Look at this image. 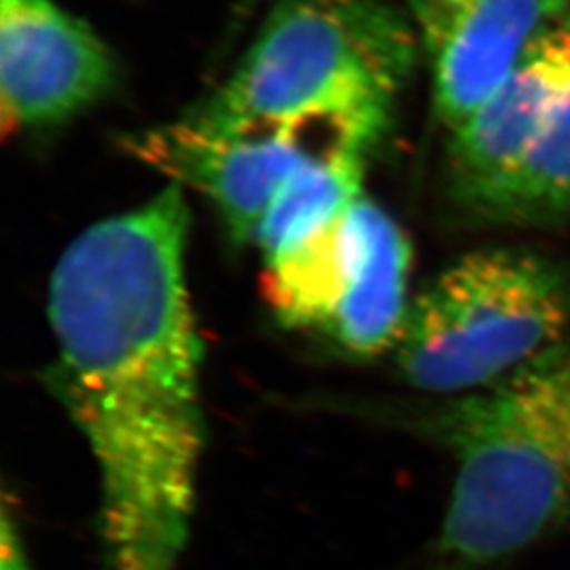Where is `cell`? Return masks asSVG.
Listing matches in <instances>:
<instances>
[{
	"instance_id": "6da1fadb",
	"label": "cell",
	"mask_w": 570,
	"mask_h": 570,
	"mask_svg": "<svg viewBox=\"0 0 570 570\" xmlns=\"http://www.w3.org/2000/svg\"><path fill=\"white\" fill-rule=\"evenodd\" d=\"M180 184L100 220L49 284V383L100 471L110 570H176L204 454V343L186 284Z\"/></svg>"
},
{
	"instance_id": "7a4b0ae2",
	"label": "cell",
	"mask_w": 570,
	"mask_h": 570,
	"mask_svg": "<svg viewBox=\"0 0 570 570\" xmlns=\"http://www.w3.org/2000/svg\"><path fill=\"white\" fill-rule=\"evenodd\" d=\"M407 414L456 465L431 570L489 569L570 529V336L494 385Z\"/></svg>"
},
{
	"instance_id": "3957f363",
	"label": "cell",
	"mask_w": 570,
	"mask_h": 570,
	"mask_svg": "<svg viewBox=\"0 0 570 570\" xmlns=\"http://www.w3.org/2000/svg\"><path fill=\"white\" fill-rule=\"evenodd\" d=\"M421 56L412 21L385 0H279L199 110L228 122H336L381 138Z\"/></svg>"
},
{
	"instance_id": "277c9868",
	"label": "cell",
	"mask_w": 570,
	"mask_h": 570,
	"mask_svg": "<svg viewBox=\"0 0 570 570\" xmlns=\"http://www.w3.org/2000/svg\"><path fill=\"white\" fill-rule=\"evenodd\" d=\"M570 336V271L527 247L478 249L407 306L395 366L410 387L452 397L494 385Z\"/></svg>"
},
{
	"instance_id": "5b68a950",
	"label": "cell",
	"mask_w": 570,
	"mask_h": 570,
	"mask_svg": "<svg viewBox=\"0 0 570 570\" xmlns=\"http://www.w3.org/2000/svg\"><path fill=\"white\" fill-rule=\"evenodd\" d=\"M315 131H341L379 144L366 131L336 122H228L214 119L197 108L178 121L125 138L122 148H127L134 159L171 178V184L188 186L205 195L223 216L230 237L247 244L254 242L266 209L282 186L306 161L332 146L355 144H317Z\"/></svg>"
},
{
	"instance_id": "8992f818",
	"label": "cell",
	"mask_w": 570,
	"mask_h": 570,
	"mask_svg": "<svg viewBox=\"0 0 570 570\" xmlns=\"http://www.w3.org/2000/svg\"><path fill=\"white\" fill-rule=\"evenodd\" d=\"M119 66L56 0H0L2 134L58 127L110 96Z\"/></svg>"
},
{
	"instance_id": "52a82bcc",
	"label": "cell",
	"mask_w": 570,
	"mask_h": 570,
	"mask_svg": "<svg viewBox=\"0 0 570 570\" xmlns=\"http://www.w3.org/2000/svg\"><path fill=\"white\" fill-rule=\"evenodd\" d=\"M440 121L454 131L508 79L560 0H406Z\"/></svg>"
},
{
	"instance_id": "ba28073f",
	"label": "cell",
	"mask_w": 570,
	"mask_h": 570,
	"mask_svg": "<svg viewBox=\"0 0 570 570\" xmlns=\"http://www.w3.org/2000/svg\"><path fill=\"white\" fill-rule=\"evenodd\" d=\"M570 91V26L553 21L475 112L450 131L446 184L454 209L505 176Z\"/></svg>"
},
{
	"instance_id": "9c48e42d",
	"label": "cell",
	"mask_w": 570,
	"mask_h": 570,
	"mask_svg": "<svg viewBox=\"0 0 570 570\" xmlns=\"http://www.w3.org/2000/svg\"><path fill=\"white\" fill-rule=\"evenodd\" d=\"M348 277L324 336L346 353L372 357L395 348L406 322L412 252L404 230L362 195L346 212Z\"/></svg>"
},
{
	"instance_id": "30bf717a",
	"label": "cell",
	"mask_w": 570,
	"mask_h": 570,
	"mask_svg": "<svg viewBox=\"0 0 570 570\" xmlns=\"http://www.w3.org/2000/svg\"><path fill=\"white\" fill-rule=\"evenodd\" d=\"M456 214L478 226L550 228L570 225V91L524 157Z\"/></svg>"
},
{
	"instance_id": "8fae6325",
	"label": "cell",
	"mask_w": 570,
	"mask_h": 570,
	"mask_svg": "<svg viewBox=\"0 0 570 570\" xmlns=\"http://www.w3.org/2000/svg\"><path fill=\"white\" fill-rule=\"evenodd\" d=\"M367 153L370 148L355 144L332 146L282 186L254 237L265 261L336 223L364 195Z\"/></svg>"
},
{
	"instance_id": "7c38bea8",
	"label": "cell",
	"mask_w": 570,
	"mask_h": 570,
	"mask_svg": "<svg viewBox=\"0 0 570 570\" xmlns=\"http://www.w3.org/2000/svg\"><path fill=\"white\" fill-rule=\"evenodd\" d=\"M2 570H32L21 546L20 529L13 513H2Z\"/></svg>"
},
{
	"instance_id": "4fadbf2b",
	"label": "cell",
	"mask_w": 570,
	"mask_h": 570,
	"mask_svg": "<svg viewBox=\"0 0 570 570\" xmlns=\"http://www.w3.org/2000/svg\"><path fill=\"white\" fill-rule=\"evenodd\" d=\"M560 20L570 26V0H560Z\"/></svg>"
}]
</instances>
